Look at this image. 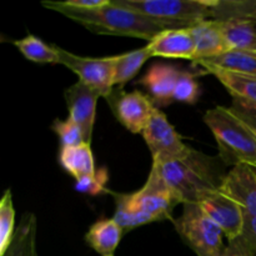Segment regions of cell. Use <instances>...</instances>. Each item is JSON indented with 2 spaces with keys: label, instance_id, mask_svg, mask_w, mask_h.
<instances>
[{
  "label": "cell",
  "instance_id": "obj_9",
  "mask_svg": "<svg viewBox=\"0 0 256 256\" xmlns=\"http://www.w3.org/2000/svg\"><path fill=\"white\" fill-rule=\"evenodd\" d=\"M118 122L132 134H142L155 106L152 100L139 90L125 92L112 90L106 98Z\"/></svg>",
  "mask_w": 256,
  "mask_h": 256
},
{
  "label": "cell",
  "instance_id": "obj_32",
  "mask_svg": "<svg viewBox=\"0 0 256 256\" xmlns=\"http://www.w3.org/2000/svg\"><path fill=\"white\" fill-rule=\"evenodd\" d=\"M110 0H68L62 2L66 6L78 10H94L105 6Z\"/></svg>",
  "mask_w": 256,
  "mask_h": 256
},
{
  "label": "cell",
  "instance_id": "obj_27",
  "mask_svg": "<svg viewBox=\"0 0 256 256\" xmlns=\"http://www.w3.org/2000/svg\"><path fill=\"white\" fill-rule=\"evenodd\" d=\"M200 94L196 78L189 72H180L174 92V102L184 104H195Z\"/></svg>",
  "mask_w": 256,
  "mask_h": 256
},
{
  "label": "cell",
  "instance_id": "obj_20",
  "mask_svg": "<svg viewBox=\"0 0 256 256\" xmlns=\"http://www.w3.org/2000/svg\"><path fill=\"white\" fill-rule=\"evenodd\" d=\"M220 22L230 49L256 52V25L240 20Z\"/></svg>",
  "mask_w": 256,
  "mask_h": 256
},
{
  "label": "cell",
  "instance_id": "obj_25",
  "mask_svg": "<svg viewBox=\"0 0 256 256\" xmlns=\"http://www.w3.org/2000/svg\"><path fill=\"white\" fill-rule=\"evenodd\" d=\"M15 209L12 190L6 189L0 200V256L4 255L15 234Z\"/></svg>",
  "mask_w": 256,
  "mask_h": 256
},
{
  "label": "cell",
  "instance_id": "obj_10",
  "mask_svg": "<svg viewBox=\"0 0 256 256\" xmlns=\"http://www.w3.org/2000/svg\"><path fill=\"white\" fill-rule=\"evenodd\" d=\"M198 204L222 229L229 242L242 236L245 224V212L234 200L218 189L205 195Z\"/></svg>",
  "mask_w": 256,
  "mask_h": 256
},
{
  "label": "cell",
  "instance_id": "obj_11",
  "mask_svg": "<svg viewBox=\"0 0 256 256\" xmlns=\"http://www.w3.org/2000/svg\"><path fill=\"white\" fill-rule=\"evenodd\" d=\"M64 96L69 118L80 126L85 142L92 144L96 102L102 95L84 82H78L65 90Z\"/></svg>",
  "mask_w": 256,
  "mask_h": 256
},
{
  "label": "cell",
  "instance_id": "obj_4",
  "mask_svg": "<svg viewBox=\"0 0 256 256\" xmlns=\"http://www.w3.org/2000/svg\"><path fill=\"white\" fill-rule=\"evenodd\" d=\"M204 122L216 140L222 162L232 166L245 164L256 169V132L230 106L209 109L204 115Z\"/></svg>",
  "mask_w": 256,
  "mask_h": 256
},
{
  "label": "cell",
  "instance_id": "obj_21",
  "mask_svg": "<svg viewBox=\"0 0 256 256\" xmlns=\"http://www.w3.org/2000/svg\"><path fill=\"white\" fill-rule=\"evenodd\" d=\"M212 74L224 85L232 99L242 100L256 106V78L228 72H215Z\"/></svg>",
  "mask_w": 256,
  "mask_h": 256
},
{
  "label": "cell",
  "instance_id": "obj_23",
  "mask_svg": "<svg viewBox=\"0 0 256 256\" xmlns=\"http://www.w3.org/2000/svg\"><path fill=\"white\" fill-rule=\"evenodd\" d=\"M152 58L149 49L146 45L140 49L132 50V52H125V54L116 55L114 70V82L115 85H124L129 80H132L135 75L139 72L142 65L146 60Z\"/></svg>",
  "mask_w": 256,
  "mask_h": 256
},
{
  "label": "cell",
  "instance_id": "obj_3",
  "mask_svg": "<svg viewBox=\"0 0 256 256\" xmlns=\"http://www.w3.org/2000/svg\"><path fill=\"white\" fill-rule=\"evenodd\" d=\"M109 192L115 199L114 219L124 230L169 219L172 209L180 204L154 169L144 186L135 192Z\"/></svg>",
  "mask_w": 256,
  "mask_h": 256
},
{
  "label": "cell",
  "instance_id": "obj_12",
  "mask_svg": "<svg viewBox=\"0 0 256 256\" xmlns=\"http://www.w3.org/2000/svg\"><path fill=\"white\" fill-rule=\"evenodd\" d=\"M220 192L234 200L245 215L256 216V169L239 164L225 174Z\"/></svg>",
  "mask_w": 256,
  "mask_h": 256
},
{
  "label": "cell",
  "instance_id": "obj_29",
  "mask_svg": "<svg viewBox=\"0 0 256 256\" xmlns=\"http://www.w3.org/2000/svg\"><path fill=\"white\" fill-rule=\"evenodd\" d=\"M230 109L245 122L249 125L252 130L256 132V106L249 102H242V100L232 99V104Z\"/></svg>",
  "mask_w": 256,
  "mask_h": 256
},
{
  "label": "cell",
  "instance_id": "obj_13",
  "mask_svg": "<svg viewBox=\"0 0 256 256\" xmlns=\"http://www.w3.org/2000/svg\"><path fill=\"white\" fill-rule=\"evenodd\" d=\"M152 58L160 56L166 59H185L194 62L196 56L195 42L190 28L168 29L158 34L148 42Z\"/></svg>",
  "mask_w": 256,
  "mask_h": 256
},
{
  "label": "cell",
  "instance_id": "obj_16",
  "mask_svg": "<svg viewBox=\"0 0 256 256\" xmlns=\"http://www.w3.org/2000/svg\"><path fill=\"white\" fill-rule=\"evenodd\" d=\"M208 72H228L256 78V52L232 49L216 56L205 58L194 62Z\"/></svg>",
  "mask_w": 256,
  "mask_h": 256
},
{
  "label": "cell",
  "instance_id": "obj_18",
  "mask_svg": "<svg viewBox=\"0 0 256 256\" xmlns=\"http://www.w3.org/2000/svg\"><path fill=\"white\" fill-rule=\"evenodd\" d=\"M59 164L76 182L96 172L92 145L88 142L75 146H60Z\"/></svg>",
  "mask_w": 256,
  "mask_h": 256
},
{
  "label": "cell",
  "instance_id": "obj_2",
  "mask_svg": "<svg viewBox=\"0 0 256 256\" xmlns=\"http://www.w3.org/2000/svg\"><path fill=\"white\" fill-rule=\"evenodd\" d=\"M42 5L79 22L89 32L100 35L139 38L152 42L158 34L168 30L135 10L116 4L114 0L94 10L72 9L62 4V2H42Z\"/></svg>",
  "mask_w": 256,
  "mask_h": 256
},
{
  "label": "cell",
  "instance_id": "obj_26",
  "mask_svg": "<svg viewBox=\"0 0 256 256\" xmlns=\"http://www.w3.org/2000/svg\"><path fill=\"white\" fill-rule=\"evenodd\" d=\"M52 129L60 140V146H75L85 142L84 135L79 125L72 119H56L52 125Z\"/></svg>",
  "mask_w": 256,
  "mask_h": 256
},
{
  "label": "cell",
  "instance_id": "obj_33",
  "mask_svg": "<svg viewBox=\"0 0 256 256\" xmlns=\"http://www.w3.org/2000/svg\"><path fill=\"white\" fill-rule=\"evenodd\" d=\"M254 132H255V130H254Z\"/></svg>",
  "mask_w": 256,
  "mask_h": 256
},
{
  "label": "cell",
  "instance_id": "obj_28",
  "mask_svg": "<svg viewBox=\"0 0 256 256\" xmlns=\"http://www.w3.org/2000/svg\"><path fill=\"white\" fill-rule=\"evenodd\" d=\"M108 180H109V174H108L106 169H100L95 174L78 180L76 184H75V189H76V192L90 195L109 192V190L106 189Z\"/></svg>",
  "mask_w": 256,
  "mask_h": 256
},
{
  "label": "cell",
  "instance_id": "obj_15",
  "mask_svg": "<svg viewBox=\"0 0 256 256\" xmlns=\"http://www.w3.org/2000/svg\"><path fill=\"white\" fill-rule=\"evenodd\" d=\"M190 32L194 38L195 50H196L194 62L205 58L216 56L232 50L219 20H202L190 26Z\"/></svg>",
  "mask_w": 256,
  "mask_h": 256
},
{
  "label": "cell",
  "instance_id": "obj_22",
  "mask_svg": "<svg viewBox=\"0 0 256 256\" xmlns=\"http://www.w3.org/2000/svg\"><path fill=\"white\" fill-rule=\"evenodd\" d=\"M16 49L28 60L38 64H60L56 45H49L35 35H26L14 42Z\"/></svg>",
  "mask_w": 256,
  "mask_h": 256
},
{
  "label": "cell",
  "instance_id": "obj_6",
  "mask_svg": "<svg viewBox=\"0 0 256 256\" xmlns=\"http://www.w3.org/2000/svg\"><path fill=\"white\" fill-rule=\"evenodd\" d=\"M174 224L180 238L198 256L224 254V232L199 204H184L182 215Z\"/></svg>",
  "mask_w": 256,
  "mask_h": 256
},
{
  "label": "cell",
  "instance_id": "obj_8",
  "mask_svg": "<svg viewBox=\"0 0 256 256\" xmlns=\"http://www.w3.org/2000/svg\"><path fill=\"white\" fill-rule=\"evenodd\" d=\"M142 138L152 152V162L180 158L190 148L182 142L175 128L170 124L166 115L155 108L149 122L142 132Z\"/></svg>",
  "mask_w": 256,
  "mask_h": 256
},
{
  "label": "cell",
  "instance_id": "obj_19",
  "mask_svg": "<svg viewBox=\"0 0 256 256\" xmlns=\"http://www.w3.org/2000/svg\"><path fill=\"white\" fill-rule=\"evenodd\" d=\"M2 256H36V218L34 214L22 215L9 248Z\"/></svg>",
  "mask_w": 256,
  "mask_h": 256
},
{
  "label": "cell",
  "instance_id": "obj_1",
  "mask_svg": "<svg viewBox=\"0 0 256 256\" xmlns=\"http://www.w3.org/2000/svg\"><path fill=\"white\" fill-rule=\"evenodd\" d=\"M152 169L182 205L198 204L210 192L219 189L225 176L216 160L192 148L180 158L152 162Z\"/></svg>",
  "mask_w": 256,
  "mask_h": 256
},
{
  "label": "cell",
  "instance_id": "obj_17",
  "mask_svg": "<svg viewBox=\"0 0 256 256\" xmlns=\"http://www.w3.org/2000/svg\"><path fill=\"white\" fill-rule=\"evenodd\" d=\"M122 229L114 218L102 219L92 225L85 235V242L102 256H114L122 238Z\"/></svg>",
  "mask_w": 256,
  "mask_h": 256
},
{
  "label": "cell",
  "instance_id": "obj_5",
  "mask_svg": "<svg viewBox=\"0 0 256 256\" xmlns=\"http://www.w3.org/2000/svg\"><path fill=\"white\" fill-rule=\"evenodd\" d=\"M154 20L165 29L190 28L202 20L212 19L214 2L210 0H114Z\"/></svg>",
  "mask_w": 256,
  "mask_h": 256
},
{
  "label": "cell",
  "instance_id": "obj_24",
  "mask_svg": "<svg viewBox=\"0 0 256 256\" xmlns=\"http://www.w3.org/2000/svg\"><path fill=\"white\" fill-rule=\"evenodd\" d=\"M212 19L240 20L256 25V0L249 2H214Z\"/></svg>",
  "mask_w": 256,
  "mask_h": 256
},
{
  "label": "cell",
  "instance_id": "obj_30",
  "mask_svg": "<svg viewBox=\"0 0 256 256\" xmlns=\"http://www.w3.org/2000/svg\"><path fill=\"white\" fill-rule=\"evenodd\" d=\"M242 239L249 249L256 255V216H249L245 215L244 230H242Z\"/></svg>",
  "mask_w": 256,
  "mask_h": 256
},
{
  "label": "cell",
  "instance_id": "obj_7",
  "mask_svg": "<svg viewBox=\"0 0 256 256\" xmlns=\"http://www.w3.org/2000/svg\"><path fill=\"white\" fill-rule=\"evenodd\" d=\"M59 62L79 76V82L94 89L106 99L112 92L116 56L90 58L72 54L56 46Z\"/></svg>",
  "mask_w": 256,
  "mask_h": 256
},
{
  "label": "cell",
  "instance_id": "obj_31",
  "mask_svg": "<svg viewBox=\"0 0 256 256\" xmlns=\"http://www.w3.org/2000/svg\"><path fill=\"white\" fill-rule=\"evenodd\" d=\"M222 256H256V255L249 249V246L245 244V242L242 239V236H239L238 239L230 240L229 245H228L226 249H225Z\"/></svg>",
  "mask_w": 256,
  "mask_h": 256
},
{
  "label": "cell",
  "instance_id": "obj_14",
  "mask_svg": "<svg viewBox=\"0 0 256 256\" xmlns=\"http://www.w3.org/2000/svg\"><path fill=\"white\" fill-rule=\"evenodd\" d=\"M180 70L170 64L156 62L148 69L146 74L140 79L150 99L160 105H168L174 102V92Z\"/></svg>",
  "mask_w": 256,
  "mask_h": 256
}]
</instances>
